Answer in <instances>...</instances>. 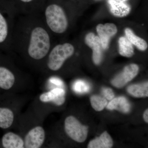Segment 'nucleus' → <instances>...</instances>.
Segmentation results:
<instances>
[{"label": "nucleus", "instance_id": "6ab92c4d", "mask_svg": "<svg viewBox=\"0 0 148 148\" xmlns=\"http://www.w3.org/2000/svg\"><path fill=\"white\" fill-rule=\"evenodd\" d=\"M73 89L78 93H84L88 92L90 90L89 85L84 81L79 80L75 82L73 84Z\"/></svg>", "mask_w": 148, "mask_h": 148}, {"label": "nucleus", "instance_id": "0eeeda50", "mask_svg": "<svg viewBox=\"0 0 148 148\" xmlns=\"http://www.w3.org/2000/svg\"><path fill=\"white\" fill-rule=\"evenodd\" d=\"M64 130L66 135L77 143H83L87 138V126L83 125L74 116L66 117L64 121Z\"/></svg>", "mask_w": 148, "mask_h": 148}, {"label": "nucleus", "instance_id": "20e7f679", "mask_svg": "<svg viewBox=\"0 0 148 148\" xmlns=\"http://www.w3.org/2000/svg\"><path fill=\"white\" fill-rule=\"evenodd\" d=\"M50 47V38L47 32L41 27L34 29L28 49L30 57L34 60H41L47 55Z\"/></svg>", "mask_w": 148, "mask_h": 148}, {"label": "nucleus", "instance_id": "f8f14e48", "mask_svg": "<svg viewBox=\"0 0 148 148\" xmlns=\"http://www.w3.org/2000/svg\"><path fill=\"white\" fill-rule=\"evenodd\" d=\"M127 1L128 0H108V5L111 13L117 17L127 16L131 10Z\"/></svg>", "mask_w": 148, "mask_h": 148}, {"label": "nucleus", "instance_id": "f257e3e1", "mask_svg": "<svg viewBox=\"0 0 148 148\" xmlns=\"http://www.w3.org/2000/svg\"><path fill=\"white\" fill-rule=\"evenodd\" d=\"M43 119L32 108L21 114L18 127L24 140V148H40L47 143L48 134L43 126Z\"/></svg>", "mask_w": 148, "mask_h": 148}, {"label": "nucleus", "instance_id": "9b49d317", "mask_svg": "<svg viewBox=\"0 0 148 148\" xmlns=\"http://www.w3.org/2000/svg\"><path fill=\"white\" fill-rule=\"evenodd\" d=\"M96 30L103 49H107L111 38L117 32L116 26L112 23H106L105 25L99 24L96 27Z\"/></svg>", "mask_w": 148, "mask_h": 148}, {"label": "nucleus", "instance_id": "a878e982", "mask_svg": "<svg viewBox=\"0 0 148 148\" xmlns=\"http://www.w3.org/2000/svg\"><path fill=\"white\" fill-rule=\"evenodd\" d=\"M95 1H102V0H95Z\"/></svg>", "mask_w": 148, "mask_h": 148}, {"label": "nucleus", "instance_id": "2eb2a0df", "mask_svg": "<svg viewBox=\"0 0 148 148\" xmlns=\"http://www.w3.org/2000/svg\"><path fill=\"white\" fill-rule=\"evenodd\" d=\"M127 91L130 94L136 98L148 97V82L130 86L127 88Z\"/></svg>", "mask_w": 148, "mask_h": 148}, {"label": "nucleus", "instance_id": "9d476101", "mask_svg": "<svg viewBox=\"0 0 148 148\" xmlns=\"http://www.w3.org/2000/svg\"><path fill=\"white\" fill-rule=\"evenodd\" d=\"M1 140V148H24L23 137L19 133L7 130Z\"/></svg>", "mask_w": 148, "mask_h": 148}, {"label": "nucleus", "instance_id": "6e6552de", "mask_svg": "<svg viewBox=\"0 0 148 148\" xmlns=\"http://www.w3.org/2000/svg\"><path fill=\"white\" fill-rule=\"evenodd\" d=\"M139 70V67L135 64L125 66L123 71L112 80V84L118 88L123 87L137 75Z\"/></svg>", "mask_w": 148, "mask_h": 148}, {"label": "nucleus", "instance_id": "4468645a", "mask_svg": "<svg viewBox=\"0 0 148 148\" xmlns=\"http://www.w3.org/2000/svg\"><path fill=\"white\" fill-rule=\"evenodd\" d=\"M107 108L112 110H116L124 113H127L130 110V104L125 97L123 96L114 98L108 104Z\"/></svg>", "mask_w": 148, "mask_h": 148}, {"label": "nucleus", "instance_id": "b1692460", "mask_svg": "<svg viewBox=\"0 0 148 148\" xmlns=\"http://www.w3.org/2000/svg\"><path fill=\"white\" fill-rule=\"evenodd\" d=\"M21 1H22L24 2L27 3L31 1L32 0H21Z\"/></svg>", "mask_w": 148, "mask_h": 148}, {"label": "nucleus", "instance_id": "412c9836", "mask_svg": "<svg viewBox=\"0 0 148 148\" xmlns=\"http://www.w3.org/2000/svg\"><path fill=\"white\" fill-rule=\"evenodd\" d=\"M102 92L104 97L106 99L111 101L114 97V94L112 90L109 88H103L102 90Z\"/></svg>", "mask_w": 148, "mask_h": 148}, {"label": "nucleus", "instance_id": "aec40b11", "mask_svg": "<svg viewBox=\"0 0 148 148\" xmlns=\"http://www.w3.org/2000/svg\"><path fill=\"white\" fill-rule=\"evenodd\" d=\"M8 33L7 23L5 18L0 13V43L3 42L6 38Z\"/></svg>", "mask_w": 148, "mask_h": 148}, {"label": "nucleus", "instance_id": "39448f33", "mask_svg": "<svg viewBox=\"0 0 148 148\" xmlns=\"http://www.w3.org/2000/svg\"><path fill=\"white\" fill-rule=\"evenodd\" d=\"M45 14L47 25L53 32L62 34L66 31L68 20L62 8L57 5H51L47 8Z\"/></svg>", "mask_w": 148, "mask_h": 148}, {"label": "nucleus", "instance_id": "423d86ee", "mask_svg": "<svg viewBox=\"0 0 148 148\" xmlns=\"http://www.w3.org/2000/svg\"><path fill=\"white\" fill-rule=\"evenodd\" d=\"M74 50V47L69 43L56 46L49 55L47 68L52 71L60 70L66 60L73 54Z\"/></svg>", "mask_w": 148, "mask_h": 148}, {"label": "nucleus", "instance_id": "5701e85b", "mask_svg": "<svg viewBox=\"0 0 148 148\" xmlns=\"http://www.w3.org/2000/svg\"><path fill=\"white\" fill-rule=\"evenodd\" d=\"M143 118H144V120L146 123H148V110L147 109L144 112V114H143Z\"/></svg>", "mask_w": 148, "mask_h": 148}, {"label": "nucleus", "instance_id": "f3484780", "mask_svg": "<svg viewBox=\"0 0 148 148\" xmlns=\"http://www.w3.org/2000/svg\"><path fill=\"white\" fill-rule=\"evenodd\" d=\"M119 53L121 55L126 57H131L134 55V48L132 44L126 37H121L119 40Z\"/></svg>", "mask_w": 148, "mask_h": 148}, {"label": "nucleus", "instance_id": "ddd939ff", "mask_svg": "<svg viewBox=\"0 0 148 148\" xmlns=\"http://www.w3.org/2000/svg\"><path fill=\"white\" fill-rule=\"evenodd\" d=\"M113 145L112 139L107 131L101 136L91 140L88 144V148H110Z\"/></svg>", "mask_w": 148, "mask_h": 148}, {"label": "nucleus", "instance_id": "393cba45", "mask_svg": "<svg viewBox=\"0 0 148 148\" xmlns=\"http://www.w3.org/2000/svg\"><path fill=\"white\" fill-rule=\"evenodd\" d=\"M0 148H1V140H0Z\"/></svg>", "mask_w": 148, "mask_h": 148}, {"label": "nucleus", "instance_id": "7ed1b4c3", "mask_svg": "<svg viewBox=\"0 0 148 148\" xmlns=\"http://www.w3.org/2000/svg\"><path fill=\"white\" fill-rule=\"evenodd\" d=\"M65 101L66 91L64 88H53L37 95L32 108L38 115L45 119L50 111V107L62 106Z\"/></svg>", "mask_w": 148, "mask_h": 148}, {"label": "nucleus", "instance_id": "a211bd4d", "mask_svg": "<svg viewBox=\"0 0 148 148\" xmlns=\"http://www.w3.org/2000/svg\"><path fill=\"white\" fill-rule=\"evenodd\" d=\"M90 102L92 108L96 111L103 110L108 103L106 98L96 95L90 97Z\"/></svg>", "mask_w": 148, "mask_h": 148}, {"label": "nucleus", "instance_id": "dca6fc26", "mask_svg": "<svg viewBox=\"0 0 148 148\" xmlns=\"http://www.w3.org/2000/svg\"><path fill=\"white\" fill-rule=\"evenodd\" d=\"M126 38L132 45L141 51H145L147 49L148 44L146 41L134 34L131 29L126 28L125 30Z\"/></svg>", "mask_w": 148, "mask_h": 148}, {"label": "nucleus", "instance_id": "4be33fe9", "mask_svg": "<svg viewBox=\"0 0 148 148\" xmlns=\"http://www.w3.org/2000/svg\"><path fill=\"white\" fill-rule=\"evenodd\" d=\"M50 82L52 83V84L56 85L58 86V87L64 88V84L63 82L58 78H54L51 79Z\"/></svg>", "mask_w": 148, "mask_h": 148}, {"label": "nucleus", "instance_id": "1a4fd4ad", "mask_svg": "<svg viewBox=\"0 0 148 148\" xmlns=\"http://www.w3.org/2000/svg\"><path fill=\"white\" fill-rule=\"evenodd\" d=\"M86 44L92 50V59L96 65L101 63L103 58V49L101 40L99 37L93 33L87 34L85 38Z\"/></svg>", "mask_w": 148, "mask_h": 148}, {"label": "nucleus", "instance_id": "f03ea898", "mask_svg": "<svg viewBox=\"0 0 148 148\" xmlns=\"http://www.w3.org/2000/svg\"><path fill=\"white\" fill-rule=\"evenodd\" d=\"M26 100L17 94H0V128L7 131L17 128Z\"/></svg>", "mask_w": 148, "mask_h": 148}]
</instances>
